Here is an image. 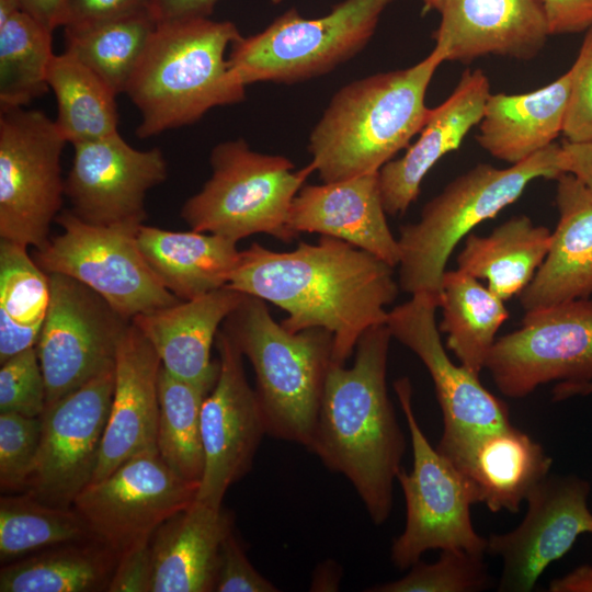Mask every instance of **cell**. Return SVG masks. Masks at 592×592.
I'll return each mask as SVG.
<instances>
[{
  "instance_id": "8fae6325",
  "label": "cell",
  "mask_w": 592,
  "mask_h": 592,
  "mask_svg": "<svg viewBox=\"0 0 592 592\" xmlns=\"http://www.w3.org/2000/svg\"><path fill=\"white\" fill-rule=\"evenodd\" d=\"M55 221L61 232L33 253L47 274L79 281L129 320L180 301L162 285L140 251L137 235L143 224L94 225L71 209L61 210Z\"/></svg>"
},
{
  "instance_id": "7bdbcfd3",
  "label": "cell",
  "mask_w": 592,
  "mask_h": 592,
  "mask_svg": "<svg viewBox=\"0 0 592 592\" xmlns=\"http://www.w3.org/2000/svg\"><path fill=\"white\" fill-rule=\"evenodd\" d=\"M214 591L276 592L278 589L252 566L232 531L221 544Z\"/></svg>"
},
{
  "instance_id": "bcb514c9",
  "label": "cell",
  "mask_w": 592,
  "mask_h": 592,
  "mask_svg": "<svg viewBox=\"0 0 592 592\" xmlns=\"http://www.w3.org/2000/svg\"><path fill=\"white\" fill-rule=\"evenodd\" d=\"M549 35L578 33L592 26V0H540Z\"/></svg>"
},
{
  "instance_id": "c3c4849f",
  "label": "cell",
  "mask_w": 592,
  "mask_h": 592,
  "mask_svg": "<svg viewBox=\"0 0 592 592\" xmlns=\"http://www.w3.org/2000/svg\"><path fill=\"white\" fill-rule=\"evenodd\" d=\"M219 0H152L157 21L208 18Z\"/></svg>"
},
{
  "instance_id": "f6af8a7d",
  "label": "cell",
  "mask_w": 592,
  "mask_h": 592,
  "mask_svg": "<svg viewBox=\"0 0 592 592\" xmlns=\"http://www.w3.org/2000/svg\"><path fill=\"white\" fill-rule=\"evenodd\" d=\"M152 558L150 542L122 557L113 573L110 592H151Z\"/></svg>"
},
{
  "instance_id": "ac0fdd59",
  "label": "cell",
  "mask_w": 592,
  "mask_h": 592,
  "mask_svg": "<svg viewBox=\"0 0 592 592\" xmlns=\"http://www.w3.org/2000/svg\"><path fill=\"white\" fill-rule=\"evenodd\" d=\"M65 195L71 210L94 225L143 224L147 192L168 174L159 148L139 150L119 133L76 143Z\"/></svg>"
},
{
  "instance_id": "f5cc1de1",
  "label": "cell",
  "mask_w": 592,
  "mask_h": 592,
  "mask_svg": "<svg viewBox=\"0 0 592 592\" xmlns=\"http://www.w3.org/2000/svg\"><path fill=\"white\" fill-rule=\"evenodd\" d=\"M270 1H271V3H273V4H278V3H281L283 0H270Z\"/></svg>"
},
{
  "instance_id": "816d5d0a",
  "label": "cell",
  "mask_w": 592,
  "mask_h": 592,
  "mask_svg": "<svg viewBox=\"0 0 592 592\" xmlns=\"http://www.w3.org/2000/svg\"><path fill=\"white\" fill-rule=\"evenodd\" d=\"M21 11L19 0H0V26Z\"/></svg>"
},
{
  "instance_id": "d590c367",
  "label": "cell",
  "mask_w": 592,
  "mask_h": 592,
  "mask_svg": "<svg viewBox=\"0 0 592 592\" xmlns=\"http://www.w3.org/2000/svg\"><path fill=\"white\" fill-rule=\"evenodd\" d=\"M93 539L88 523L72 506L49 505L26 493L0 499L2 563L58 545Z\"/></svg>"
},
{
  "instance_id": "8d00e7d4",
  "label": "cell",
  "mask_w": 592,
  "mask_h": 592,
  "mask_svg": "<svg viewBox=\"0 0 592 592\" xmlns=\"http://www.w3.org/2000/svg\"><path fill=\"white\" fill-rule=\"evenodd\" d=\"M52 33L22 10L0 26V107H23L47 92Z\"/></svg>"
},
{
  "instance_id": "484cf974",
  "label": "cell",
  "mask_w": 592,
  "mask_h": 592,
  "mask_svg": "<svg viewBox=\"0 0 592 592\" xmlns=\"http://www.w3.org/2000/svg\"><path fill=\"white\" fill-rule=\"evenodd\" d=\"M556 180L559 218L544 262L520 295L525 312L592 295V191L570 173Z\"/></svg>"
},
{
  "instance_id": "1f68e13d",
  "label": "cell",
  "mask_w": 592,
  "mask_h": 592,
  "mask_svg": "<svg viewBox=\"0 0 592 592\" xmlns=\"http://www.w3.org/2000/svg\"><path fill=\"white\" fill-rule=\"evenodd\" d=\"M440 329L460 365L476 375L486 367L497 332L509 318L504 301L479 280L457 269L442 277Z\"/></svg>"
},
{
  "instance_id": "4dcf8cb0",
  "label": "cell",
  "mask_w": 592,
  "mask_h": 592,
  "mask_svg": "<svg viewBox=\"0 0 592 592\" xmlns=\"http://www.w3.org/2000/svg\"><path fill=\"white\" fill-rule=\"evenodd\" d=\"M118 561L95 539L58 545L4 563L0 592L107 591Z\"/></svg>"
},
{
  "instance_id": "ba28073f",
  "label": "cell",
  "mask_w": 592,
  "mask_h": 592,
  "mask_svg": "<svg viewBox=\"0 0 592 592\" xmlns=\"http://www.w3.org/2000/svg\"><path fill=\"white\" fill-rule=\"evenodd\" d=\"M395 1L343 0L314 19L288 9L261 32L231 45L230 69L246 87L292 84L323 76L367 45L383 12Z\"/></svg>"
},
{
  "instance_id": "f35d334b",
  "label": "cell",
  "mask_w": 592,
  "mask_h": 592,
  "mask_svg": "<svg viewBox=\"0 0 592 592\" xmlns=\"http://www.w3.org/2000/svg\"><path fill=\"white\" fill-rule=\"evenodd\" d=\"M483 554L460 548L442 549L435 562L421 560L400 579L375 585L372 592H475L488 588Z\"/></svg>"
},
{
  "instance_id": "7c38bea8",
  "label": "cell",
  "mask_w": 592,
  "mask_h": 592,
  "mask_svg": "<svg viewBox=\"0 0 592 592\" xmlns=\"http://www.w3.org/2000/svg\"><path fill=\"white\" fill-rule=\"evenodd\" d=\"M38 110L0 107V238L34 250L49 240L65 195L66 145Z\"/></svg>"
},
{
  "instance_id": "9a60e30c",
  "label": "cell",
  "mask_w": 592,
  "mask_h": 592,
  "mask_svg": "<svg viewBox=\"0 0 592 592\" xmlns=\"http://www.w3.org/2000/svg\"><path fill=\"white\" fill-rule=\"evenodd\" d=\"M114 383L115 366L46 405L38 453L23 493L49 505L72 506L92 481Z\"/></svg>"
},
{
  "instance_id": "f546056e",
  "label": "cell",
  "mask_w": 592,
  "mask_h": 592,
  "mask_svg": "<svg viewBox=\"0 0 592 592\" xmlns=\"http://www.w3.org/2000/svg\"><path fill=\"white\" fill-rule=\"evenodd\" d=\"M551 232L525 215L513 216L487 236L469 234L457 269L485 280L503 301L521 295L544 262Z\"/></svg>"
},
{
  "instance_id": "60d3db41",
  "label": "cell",
  "mask_w": 592,
  "mask_h": 592,
  "mask_svg": "<svg viewBox=\"0 0 592 592\" xmlns=\"http://www.w3.org/2000/svg\"><path fill=\"white\" fill-rule=\"evenodd\" d=\"M45 408L46 384L36 346L1 363L0 412L41 417Z\"/></svg>"
},
{
  "instance_id": "cb8c5ba5",
  "label": "cell",
  "mask_w": 592,
  "mask_h": 592,
  "mask_svg": "<svg viewBox=\"0 0 592 592\" xmlns=\"http://www.w3.org/2000/svg\"><path fill=\"white\" fill-rule=\"evenodd\" d=\"M490 82L481 69L465 70L449 96L430 109L418 139L398 159L378 171L379 191L387 215L406 213L417 200L432 167L456 150L478 125L490 95Z\"/></svg>"
},
{
  "instance_id": "f1b7e54d",
  "label": "cell",
  "mask_w": 592,
  "mask_h": 592,
  "mask_svg": "<svg viewBox=\"0 0 592 592\" xmlns=\"http://www.w3.org/2000/svg\"><path fill=\"white\" fill-rule=\"evenodd\" d=\"M140 251L162 285L190 300L228 284L240 251L237 242L209 232L140 226Z\"/></svg>"
},
{
  "instance_id": "8992f818",
  "label": "cell",
  "mask_w": 592,
  "mask_h": 592,
  "mask_svg": "<svg viewBox=\"0 0 592 592\" xmlns=\"http://www.w3.org/2000/svg\"><path fill=\"white\" fill-rule=\"evenodd\" d=\"M562 173L560 145L554 143L508 168L478 163L455 178L423 206L419 220L399 229L400 289L440 301L442 277L458 242L514 203L531 182Z\"/></svg>"
},
{
  "instance_id": "3957f363",
  "label": "cell",
  "mask_w": 592,
  "mask_h": 592,
  "mask_svg": "<svg viewBox=\"0 0 592 592\" xmlns=\"http://www.w3.org/2000/svg\"><path fill=\"white\" fill-rule=\"evenodd\" d=\"M443 54L433 48L413 66L343 86L314 126L308 151L322 182L378 172L425 124L429 84Z\"/></svg>"
},
{
  "instance_id": "ab89813d",
  "label": "cell",
  "mask_w": 592,
  "mask_h": 592,
  "mask_svg": "<svg viewBox=\"0 0 592 592\" xmlns=\"http://www.w3.org/2000/svg\"><path fill=\"white\" fill-rule=\"evenodd\" d=\"M42 433L41 417L0 412V489L24 492Z\"/></svg>"
},
{
  "instance_id": "681fc988",
  "label": "cell",
  "mask_w": 592,
  "mask_h": 592,
  "mask_svg": "<svg viewBox=\"0 0 592 592\" xmlns=\"http://www.w3.org/2000/svg\"><path fill=\"white\" fill-rule=\"evenodd\" d=\"M21 10L54 31L60 26L66 0H19Z\"/></svg>"
},
{
  "instance_id": "277c9868",
  "label": "cell",
  "mask_w": 592,
  "mask_h": 592,
  "mask_svg": "<svg viewBox=\"0 0 592 592\" xmlns=\"http://www.w3.org/2000/svg\"><path fill=\"white\" fill-rule=\"evenodd\" d=\"M242 35L230 21H160L125 91L140 113L139 138L191 125L246 99L226 52Z\"/></svg>"
},
{
  "instance_id": "d6986e66",
  "label": "cell",
  "mask_w": 592,
  "mask_h": 592,
  "mask_svg": "<svg viewBox=\"0 0 592 592\" xmlns=\"http://www.w3.org/2000/svg\"><path fill=\"white\" fill-rule=\"evenodd\" d=\"M437 307L440 301L431 295H412L388 311L386 325L391 337L412 351L428 369L443 414L442 436L511 424L505 402L483 387L479 375L448 357L435 322Z\"/></svg>"
},
{
  "instance_id": "d6a6232c",
  "label": "cell",
  "mask_w": 592,
  "mask_h": 592,
  "mask_svg": "<svg viewBox=\"0 0 592 592\" xmlns=\"http://www.w3.org/2000/svg\"><path fill=\"white\" fill-rule=\"evenodd\" d=\"M47 83L57 103L55 125L67 143L118 133L115 92L90 68L64 52L54 55Z\"/></svg>"
},
{
  "instance_id": "2e32d148",
  "label": "cell",
  "mask_w": 592,
  "mask_h": 592,
  "mask_svg": "<svg viewBox=\"0 0 592 592\" xmlns=\"http://www.w3.org/2000/svg\"><path fill=\"white\" fill-rule=\"evenodd\" d=\"M215 344L220 366L201 411L204 471L195 500L221 508L229 487L251 469L266 426L243 355L223 328Z\"/></svg>"
},
{
  "instance_id": "d4e9b609",
  "label": "cell",
  "mask_w": 592,
  "mask_h": 592,
  "mask_svg": "<svg viewBox=\"0 0 592 592\" xmlns=\"http://www.w3.org/2000/svg\"><path fill=\"white\" fill-rule=\"evenodd\" d=\"M244 294L224 286L190 300L135 316L132 322L148 339L173 376L214 386L219 360L210 351L226 318Z\"/></svg>"
},
{
  "instance_id": "b9f144b4",
  "label": "cell",
  "mask_w": 592,
  "mask_h": 592,
  "mask_svg": "<svg viewBox=\"0 0 592 592\" xmlns=\"http://www.w3.org/2000/svg\"><path fill=\"white\" fill-rule=\"evenodd\" d=\"M570 90L562 134L572 143L592 140V26L568 70Z\"/></svg>"
},
{
  "instance_id": "7a4b0ae2",
  "label": "cell",
  "mask_w": 592,
  "mask_h": 592,
  "mask_svg": "<svg viewBox=\"0 0 592 592\" xmlns=\"http://www.w3.org/2000/svg\"><path fill=\"white\" fill-rule=\"evenodd\" d=\"M391 338L386 323L372 327L352 366L330 365L309 447L351 482L375 525L390 515L407 445L387 390Z\"/></svg>"
},
{
  "instance_id": "7dc6e473",
  "label": "cell",
  "mask_w": 592,
  "mask_h": 592,
  "mask_svg": "<svg viewBox=\"0 0 592 592\" xmlns=\"http://www.w3.org/2000/svg\"><path fill=\"white\" fill-rule=\"evenodd\" d=\"M560 163L563 173H570L592 191V140L560 145Z\"/></svg>"
},
{
  "instance_id": "db71d44e",
  "label": "cell",
  "mask_w": 592,
  "mask_h": 592,
  "mask_svg": "<svg viewBox=\"0 0 592 592\" xmlns=\"http://www.w3.org/2000/svg\"><path fill=\"white\" fill-rule=\"evenodd\" d=\"M538 1H540V0H538Z\"/></svg>"
},
{
  "instance_id": "ffe728a7",
  "label": "cell",
  "mask_w": 592,
  "mask_h": 592,
  "mask_svg": "<svg viewBox=\"0 0 592 592\" xmlns=\"http://www.w3.org/2000/svg\"><path fill=\"white\" fill-rule=\"evenodd\" d=\"M437 11L435 48L445 61L468 62L487 55L531 59L548 34L538 0H422Z\"/></svg>"
},
{
  "instance_id": "4316f807",
  "label": "cell",
  "mask_w": 592,
  "mask_h": 592,
  "mask_svg": "<svg viewBox=\"0 0 592 592\" xmlns=\"http://www.w3.org/2000/svg\"><path fill=\"white\" fill-rule=\"evenodd\" d=\"M232 531L230 512L197 500L167 520L150 539L151 592L214 591L221 544Z\"/></svg>"
},
{
  "instance_id": "5bb4252c",
  "label": "cell",
  "mask_w": 592,
  "mask_h": 592,
  "mask_svg": "<svg viewBox=\"0 0 592 592\" xmlns=\"http://www.w3.org/2000/svg\"><path fill=\"white\" fill-rule=\"evenodd\" d=\"M48 275L50 301L36 343L46 405L113 368L121 339L132 323L79 281Z\"/></svg>"
},
{
  "instance_id": "836d02e7",
  "label": "cell",
  "mask_w": 592,
  "mask_h": 592,
  "mask_svg": "<svg viewBox=\"0 0 592 592\" xmlns=\"http://www.w3.org/2000/svg\"><path fill=\"white\" fill-rule=\"evenodd\" d=\"M151 12L64 27L65 52L125 93L157 26Z\"/></svg>"
},
{
  "instance_id": "ee69618b",
  "label": "cell",
  "mask_w": 592,
  "mask_h": 592,
  "mask_svg": "<svg viewBox=\"0 0 592 592\" xmlns=\"http://www.w3.org/2000/svg\"><path fill=\"white\" fill-rule=\"evenodd\" d=\"M146 12L153 14L152 0H66L60 26L84 25Z\"/></svg>"
},
{
  "instance_id": "74e56055",
  "label": "cell",
  "mask_w": 592,
  "mask_h": 592,
  "mask_svg": "<svg viewBox=\"0 0 592 592\" xmlns=\"http://www.w3.org/2000/svg\"><path fill=\"white\" fill-rule=\"evenodd\" d=\"M50 301L49 275L27 247L0 241V325L41 331Z\"/></svg>"
},
{
  "instance_id": "44dd1931",
  "label": "cell",
  "mask_w": 592,
  "mask_h": 592,
  "mask_svg": "<svg viewBox=\"0 0 592 592\" xmlns=\"http://www.w3.org/2000/svg\"><path fill=\"white\" fill-rule=\"evenodd\" d=\"M473 486L491 512L516 513L528 493L549 475L544 447L512 424L444 437L436 446Z\"/></svg>"
},
{
  "instance_id": "52a82bcc",
  "label": "cell",
  "mask_w": 592,
  "mask_h": 592,
  "mask_svg": "<svg viewBox=\"0 0 592 592\" xmlns=\"http://www.w3.org/2000/svg\"><path fill=\"white\" fill-rule=\"evenodd\" d=\"M210 178L183 204L180 215L192 230L236 242L265 234L284 242L294 197L315 172L309 163L295 170L286 157L250 148L243 138L217 144L209 156Z\"/></svg>"
},
{
  "instance_id": "4fadbf2b",
  "label": "cell",
  "mask_w": 592,
  "mask_h": 592,
  "mask_svg": "<svg viewBox=\"0 0 592 592\" xmlns=\"http://www.w3.org/2000/svg\"><path fill=\"white\" fill-rule=\"evenodd\" d=\"M198 487L175 474L156 447L90 482L75 498L72 508L86 520L94 538L121 559L150 542L161 524L187 509Z\"/></svg>"
},
{
  "instance_id": "6da1fadb",
  "label": "cell",
  "mask_w": 592,
  "mask_h": 592,
  "mask_svg": "<svg viewBox=\"0 0 592 592\" xmlns=\"http://www.w3.org/2000/svg\"><path fill=\"white\" fill-rule=\"evenodd\" d=\"M227 286L285 310L281 325L291 332L329 331L332 362L340 365L366 330L387 322L385 308L400 288L394 266L329 236L284 252L254 242L240 251Z\"/></svg>"
},
{
  "instance_id": "7402d4cb",
  "label": "cell",
  "mask_w": 592,
  "mask_h": 592,
  "mask_svg": "<svg viewBox=\"0 0 592 592\" xmlns=\"http://www.w3.org/2000/svg\"><path fill=\"white\" fill-rule=\"evenodd\" d=\"M161 366L155 348L132 322L118 344L110 414L91 482L105 478L136 454L157 447Z\"/></svg>"
},
{
  "instance_id": "30bf717a",
  "label": "cell",
  "mask_w": 592,
  "mask_h": 592,
  "mask_svg": "<svg viewBox=\"0 0 592 592\" xmlns=\"http://www.w3.org/2000/svg\"><path fill=\"white\" fill-rule=\"evenodd\" d=\"M485 368L510 398L549 383L554 401L591 394L592 299L526 311L519 329L497 339Z\"/></svg>"
},
{
  "instance_id": "f907efd6",
  "label": "cell",
  "mask_w": 592,
  "mask_h": 592,
  "mask_svg": "<svg viewBox=\"0 0 592 592\" xmlns=\"http://www.w3.org/2000/svg\"><path fill=\"white\" fill-rule=\"evenodd\" d=\"M551 592H592V567L584 565L568 574L554 579L549 584Z\"/></svg>"
},
{
  "instance_id": "e575fe53",
  "label": "cell",
  "mask_w": 592,
  "mask_h": 592,
  "mask_svg": "<svg viewBox=\"0 0 592 592\" xmlns=\"http://www.w3.org/2000/svg\"><path fill=\"white\" fill-rule=\"evenodd\" d=\"M213 387L159 371L157 449L175 474L197 483L204 471L201 411Z\"/></svg>"
},
{
  "instance_id": "e0dca14e",
  "label": "cell",
  "mask_w": 592,
  "mask_h": 592,
  "mask_svg": "<svg viewBox=\"0 0 592 592\" xmlns=\"http://www.w3.org/2000/svg\"><path fill=\"white\" fill-rule=\"evenodd\" d=\"M590 485L577 476H547L527 496V511L512 531L487 538V553L501 558L498 590L528 592L546 568L577 538L592 534Z\"/></svg>"
},
{
  "instance_id": "603a6c76",
  "label": "cell",
  "mask_w": 592,
  "mask_h": 592,
  "mask_svg": "<svg viewBox=\"0 0 592 592\" xmlns=\"http://www.w3.org/2000/svg\"><path fill=\"white\" fill-rule=\"evenodd\" d=\"M383 206L378 172L346 180L304 184L293 200L288 228L346 241L397 266L398 239L391 234Z\"/></svg>"
},
{
  "instance_id": "83f0119b",
  "label": "cell",
  "mask_w": 592,
  "mask_h": 592,
  "mask_svg": "<svg viewBox=\"0 0 592 592\" xmlns=\"http://www.w3.org/2000/svg\"><path fill=\"white\" fill-rule=\"evenodd\" d=\"M569 90L567 71L531 92L490 93L478 124V144L510 166L545 149L562 133Z\"/></svg>"
},
{
  "instance_id": "5b68a950",
  "label": "cell",
  "mask_w": 592,
  "mask_h": 592,
  "mask_svg": "<svg viewBox=\"0 0 592 592\" xmlns=\"http://www.w3.org/2000/svg\"><path fill=\"white\" fill-rule=\"evenodd\" d=\"M221 328L253 367L266 434L309 449L333 363V335L322 328L291 332L265 300L246 294Z\"/></svg>"
},
{
  "instance_id": "9c48e42d",
  "label": "cell",
  "mask_w": 592,
  "mask_h": 592,
  "mask_svg": "<svg viewBox=\"0 0 592 592\" xmlns=\"http://www.w3.org/2000/svg\"><path fill=\"white\" fill-rule=\"evenodd\" d=\"M412 445V469L397 476L406 501V524L390 548V560L409 569L431 549L460 548L487 553V538L474 528L470 506L478 503L473 486L453 463L433 447L423 433L412 406L408 377L395 382Z\"/></svg>"
}]
</instances>
